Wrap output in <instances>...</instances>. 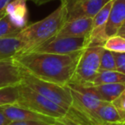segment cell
Returning a JSON list of instances; mask_svg holds the SVG:
<instances>
[{
	"label": "cell",
	"instance_id": "11",
	"mask_svg": "<svg viewBox=\"0 0 125 125\" xmlns=\"http://www.w3.org/2000/svg\"><path fill=\"white\" fill-rule=\"evenodd\" d=\"M3 110L5 116L11 122L14 121H37L44 122L50 125H52L55 118L44 116L39 113L33 112L25 108L19 107L15 104H7L3 106Z\"/></svg>",
	"mask_w": 125,
	"mask_h": 125
},
{
	"label": "cell",
	"instance_id": "6",
	"mask_svg": "<svg viewBox=\"0 0 125 125\" xmlns=\"http://www.w3.org/2000/svg\"><path fill=\"white\" fill-rule=\"evenodd\" d=\"M68 86L73 98L72 106L86 113L96 122L103 125L98 120L96 111L104 101L101 100L100 98L90 87H82L76 84H68Z\"/></svg>",
	"mask_w": 125,
	"mask_h": 125
},
{
	"label": "cell",
	"instance_id": "32",
	"mask_svg": "<svg viewBox=\"0 0 125 125\" xmlns=\"http://www.w3.org/2000/svg\"><path fill=\"white\" fill-rule=\"evenodd\" d=\"M105 125H125L123 123H107Z\"/></svg>",
	"mask_w": 125,
	"mask_h": 125
},
{
	"label": "cell",
	"instance_id": "15",
	"mask_svg": "<svg viewBox=\"0 0 125 125\" xmlns=\"http://www.w3.org/2000/svg\"><path fill=\"white\" fill-rule=\"evenodd\" d=\"M101 100L111 103L125 89V83H109L89 86Z\"/></svg>",
	"mask_w": 125,
	"mask_h": 125
},
{
	"label": "cell",
	"instance_id": "22",
	"mask_svg": "<svg viewBox=\"0 0 125 125\" xmlns=\"http://www.w3.org/2000/svg\"><path fill=\"white\" fill-rule=\"evenodd\" d=\"M112 4L113 0H111L95 15V16L93 18V28H97L103 26L106 27V23L108 21Z\"/></svg>",
	"mask_w": 125,
	"mask_h": 125
},
{
	"label": "cell",
	"instance_id": "21",
	"mask_svg": "<svg viewBox=\"0 0 125 125\" xmlns=\"http://www.w3.org/2000/svg\"><path fill=\"white\" fill-rule=\"evenodd\" d=\"M21 29L15 27L6 14L0 17V39L16 36Z\"/></svg>",
	"mask_w": 125,
	"mask_h": 125
},
{
	"label": "cell",
	"instance_id": "34",
	"mask_svg": "<svg viewBox=\"0 0 125 125\" xmlns=\"http://www.w3.org/2000/svg\"><path fill=\"white\" fill-rule=\"evenodd\" d=\"M123 123H124V124H125V121H124V122H123Z\"/></svg>",
	"mask_w": 125,
	"mask_h": 125
},
{
	"label": "cell",
	"instance_id": "20",
	"mask_svg": "<svg viewBox=\"0 0 125 125\" xmlns=\"http://www.w3.org/2000/svg\"><path fill=\"white\" fill-rule=\"evenodd\" d=\"M105 32V26L93 28L88 37V45L87 46H103L107 39Z\"/></svg>",
	"mask_w": 125,
	"mask_h": 125
},
{
	"label": "cell",
	"instance_id": "2",
	"mask_svg": "<svg viewBox=\"0 0 125 125\" xmlns=\"http://www.w3.org/2000/svg\"><path fill=\"white\" fill-rule=\"evenodd\" d=\"M68 8L69 0H61L58 7L46 17L22 28L16 34V37L24 43V49L20 54L29 52L53 38L67 22Z\"/></svg>",
	"mask_w": 125,
	"mask_h": 125
},
{
	"label": "cell",
	"instance_id": "8",
	"mask_svg": "<svg viewBox=\"0 0 125 125\" xmlns=\"http://www.w3.org/2000/svg\"><path fill=\"white\" fill-rule=\"evenodd\" d=\"M111 0H75L69 1L67 21L82 17L94 18L95 15Z\"/></svg>",
	"mask_w": 125,
	"mask_h": 125
},
{
	"label": "cell",
	"instance_id": "27",
	"mask_svg": "<svg viewBox=\"0 0 125 125\" xmlns=\"http://www.w3.org/2000/svg\"><path fill=\"white\" fill-rule=\"evenodd\" d=\"M11 123L10 119L5 116L3 110V106H0V125H9Z\"/></svg>",
	"mask_w": 125,
	"mask_h": 125
},
{
	"label": "cell",
	"instance_id": "23",
	"mask_svg": "<svg viewBox=\"0 0 125 125\" xmlns=\"http://www.w3.org/2000/svg\"><path fill=\"white\" fill-rule=\"evenodd\" d=\"M102 70H116L114 53L105 49H104L100 57L99 71Z\"/></svg>",
	"mask_w": 125,
	"mask_h": 125
},
{
	"label": "cell",
	"instance_id": "35",
	"mask_svg": "<svg viewBox=\"0 0 125 125\" xmlns=\"http://www.w3.org/2000/svg\"><path fill=\"white\" fill-rule=\"evenodd\" d=\"M11 1H12V0H11Z\"/></svg>",
	"mask_w": 125,
	"mask_h": 125
},
{
	"label": "cell",
	"instance_id": "1",
	"mask_svg": "<svg viewBox=\"0 0 125 125\" xmlns=\"http://www.w3.org/2000/svg\"><path fill=\"white\" fill-rule=\"evenodd\" d=\"M82 51L71 54L25 52L14 59L25 71L46 82L67 86L70 82Z\"/></svg>",
	"mask_w": 125,
	"mask_h": 125
},
{
	"label": "cell",
	"instance_id": "19",
	"mask_svg": "<svg viewBox=\"0 0 125 125\" xmlns=\"http://www.w3.org/2000/svg\"><path fill=\"white\" fill-rule=\"evenodd\" d=\"M104 49L116 53L125 52V38L121 35H114L107 39L103 45Z\"/></svg>",
	"mask_w": 125,
	"mask_h": 125
},
{
	"label": "cell",
	"instance_id": "24",
	"mask_svg": "<svg viewBox=\"0 0 125 125\" xmlns=\"http://www.w3.org/2000/svg\"><path fill=\"white\" fill-rule=\"evenodd\" d=\"M111 103L116 109V111H117L119 116H121L123 123L125 121V89Z\"/></svg>",
	"mask_w": 125,
	"mask_h": 125
},
{
	"label": "cell",
	"instance_id": "16",
	"mask_svg": "<svg viewBox=\"0 0 125 125\" xmlns=\"http://www.w3.org/2000/svg\"><path fill=\"white\" fill-rule=\"evenodd\" d=\"M97 118L103 125L112 123H123L121 116L112 103L103 102L96 111Z\"/></svg>",
	"mask_w": 125,
	"mask_h": 125
},
{
	"label": "cell",
	"instance_id": "33",
	"mask_svg": "<svg viewBox=\"0 0 125 125\" xmlns=\"http://www.w3.org/2000/svg\"><path fill=\"white\" fill-rule=\"evenodd\" d=\"M121 36H123V37H124V38H125V34H123V35H121Z\"/></svg>",
	"mask_w": 125,
	"mask_h": 125
},
{
	"label": "cell",
	"instance_id": "31",
	"mask_svg": "<svg viewBox=\"0 0 125 125\" xmlns=\"http://www.w3.org/2000/svg\"><path fill=\"white\" fill-rule=\"evenodd\" d=\"M123 34H125V22L123 23V25L122 26V28H120V30L118 31L116 35H123Z\"/></svg>",
	"mask_w": 125,
	"mask_h": 125
},
{
	"label": "cell",
	"instance_id": "25",
	"mask_svg": "<svg viewBox=\"0 0 125 125\" xmlns=\"http://www.w3.org/2000/svg\"><path fill=\"white\" fill-rule=\"evenodd\" d=\"M114 53L116 70L125 75V52L124 53Z\"/></svg>",
	"mask_w": 125,
	"mask_h": 125
},
{
	"label": "cell",
	"instance_id": "30",
	"mask_svg": "<svg viewBox=\"0 0 125 125\" xmlns=\"http://www.w3.org/2000/svg\"><path fill=\"white\" fill-rule=\"evenodd\" d=\"M35 2V4H38V5H42V4H47V3L51 2V1H53V0H33Z\"/></svg>",
	"mask_w": 125,
	"mask_h": 125
},
{
	"label": "cell",
	"instance_id": "18",
	"mask_svg": "<svg viewBox=\"0 0 125 125\" xmlns=\"http://www.w3.org/2000/svg\"><path fill=\"white\" fill-rule=\"evenodd\" d=\"M18 86L0 88V106L16 104L19 96Z\"/></svg>",
	"mask_w": 125,
	"mask_h": 125
},
{
	"label": "cell",
	"instance_id": "14",
	"mask_svg": "<svg viewBox=\"0 0 125 125\" xmlns=\"http://www.w3.org/2000/svg\"><path fill=\"white\" fill-rule=\"evenodd\" d=\"M24 49V43L16 36L0 39V61L12 58Z\"/></svg>",
	"mask_w": 125,
	"mask_h": 125
},
{
	"label": "cell",
	"instance_id": "17",
	"mask_svg": "<svg viewBox=\"0 0 125 125\" xmlns=\"http://www.w3.org/2000/svg\"><path fill=\"white\" fill-rule=\"evenodd\" d=\"M109 83H125V75L117 70L99 71L91 86Z\"/></svg>",
	"mask_w": 125,
	"mask_h": 125
},
{
	"label": "cell",
	"instance_id": "13",
	"mask_svg": "<svg viewBox=\"0 0 125 125\" xmlns=\"http://www.w3.org/2000/svg\"><path fill=\"white\" fill-rule=\"evenodd\" d=\"M5 14L15 27L22 29L28 22V6L26 0H12L8 4Z\"/></svg>",
	"mask_w": 125,
	"mask_h": 125
},
{
	"label": "cell",
	"instance_id": "10",
	"mask_svg": "<svg viewBox=\"0 0 125 125\" xmlns=\"http://www.w3.org/2000/svg\"><path fill=\"white\" fill-rule=\"evenodd\" d=\"M23 70L14 57L0 61V88L18 86L22 82Z\"/></svg>",
	"mask_w": 125,
	"mask_h": 125
},
{
	"label": "cell",
	"instance_id": "7",
	"mask_svg": "<svg viewBox=\"0 0 125 125\" xmlns=\"http://www.w3.org/2000/svg\"><path fill=\"white\" fill-rule=\"evenodd\" d=\"M88 37L77 38H52L37 45L28 52H42L52 54H71L87 47Z\"/></svg>",
	"mask_w": 125,
	"mask_h": 125
},
{
	"label": "cell",
	"instance_id": "29",
	"mask_svg": "<svg viewBox=\"0 0 125 125\" xmlns=\"http://www.w3.org/2000/svg\"><path fill=\"white\" fill-rule=\"evenodd\" d=\"M52 125H74V124L68 123V122H66L65 120L62 119V118H59V119H55V121H54Z\"/></svg>",
	"mask_w": 125,
	"mask_h": 125
},
{
	"label": "cell",
	"instance_id": "9",
	"mask_svg": "<svg viewBox=\"0 0 125 125\" xmlns=\"http://www.w3.org/2000/svg\"><path fill=\"white\" fill-rule=\"evenodd\" d=\"M93 29V18L82 17L69 21L53 38L89 37Z\"/></svg>",
	"mask_w": 125,
	"mask_h": 125
},
{
	"label": "cell",
	"instance_id": "5",
	"mask_svg": "<svg viewBox=\"0 0 125 125\" xmlns=\"http://www.w3.org/2000/svg\"><path fill=\"white\" fill-rule=\"evenodd\" d=\"M103 46H87L82 52L72 79L69 84L89 87L99 71Z\"/></svg>",
	"mask_w": 125,
	"mask_h": 125
},
{
	"label": "cell",
	"instance_id": "26",
	"mask_svg": "<svg viewBox=\"0 0 125 125\" xmlns=\"http://www.w3.org/2000/svg\"><path fill=\"white\" fill-rule=\"evenodd\" d=\"M9 125H50L44 122L37 121H14L11 122Z\"/></svg>",
	"mask_w": 125,
	"mask_h": 125
},
{
	"label": "cell",
	"instance_id": "3",
	"mask_svg": "<svg viewBox=\"0 0 125 125\" xmlns=\"http://www.w3.org/2000/svg\"><path fill=\"white\" fill-rule=\"evenodd\" d=\"M18 89L19 96L15 105L55 119L62 118L66 115L67 110L35 92L25 84L21 83L18 86Z\"/></svg>",
	"mask_w": 125,
	"mask_h": 125
},
{
	"label": "cell",
	"instance_id": "28",
	"mask_svg": "<svg viewBox=\"0 0 125 125\" xmlns=\"http://www.w3.org/2000/svg\"><path fill=\"white\" fill-rule=\"evenodd\" d=\"M10 1L11 0H0V17L5 14L6 6Z\"/></svg>",
	"mask_w": 125,
	"mask_h": 125
},
{
	"label": "cell",
	"instance_id": "12",
	"mask_svg": "<svg viewBox=\"0 0 125 125\" xmlns=\"http://www.w3.org/2000/svg\"><path fill=\"white\" fill-rule=\"evenodd\" d=\"M125 22V0H113L112 8L106 23L105 32L108 37L116 35Z\"/></svg>",
	"mask_w": 125,
	"mask_h": 125
},
{
	"label": "cell",
	"instance_id": "4",
	"mask_svg": "<svg viewBox=\"0 0 125 125\" xmlns=\"http://www.w3.org/2000/svg\"><path fill=\"white\" fill-rule=\"evenodd\" d=\"M21 83L25 84L35 92L39 93L42 96L60 105L61 107L64 108L67 111L72 105L73 98L68 85L62 86L41 80L25 71L24 70H23V80Z\"/></svg>",
	"mask_w": 125,
	"mask_h": 125
}]
</instances>
